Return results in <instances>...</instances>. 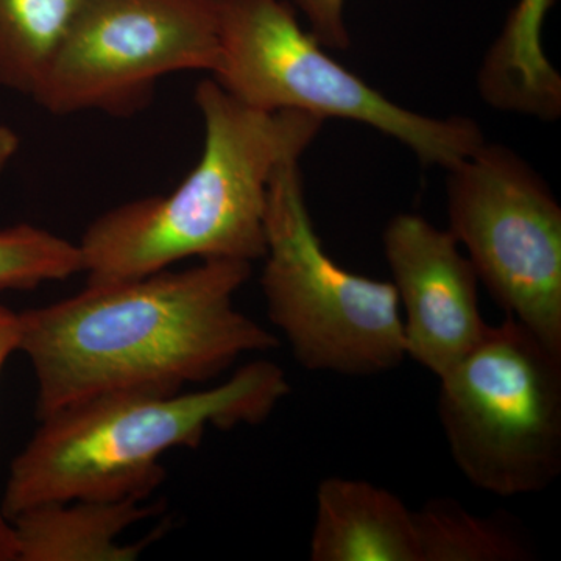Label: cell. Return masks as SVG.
<instances>
[{
	"label": "cell",
	"mask_w": 561,
	"mask_h": 561,
	"mask_svg": "<svg viewBox=\"0 0 561 561\" xmlns=\"http://www.w3.org/2000/svg\"><path fill=\"white\" fill-rule=\"evenodd\" d=\"M250 275V262L203 260L87 283L65 300L21 312L36 419L113 391L175 393L219 378L243 354L278 348L275 334L236 308Z\"/></svg>",
	"instance_id": "6da1fadb"
},
{
	"label": "cell",
	"mask_w": 561,
	"mask_h": 561,
	"mask_svg": "<svg viewBox=\"0 0 561 561\" xmlns=\"http://www.w3.org/2000/svg\"><path fill=\"white\" fill-rule=\"evenodd\" d=\"M195 103L205 128L197 165L169 194L124 203L91 221L79 242L87 283L136 278L191 257H264L273 173L300 160L324 121L251 108L214 79L198 83Z\"/></svg>",
	"instance_id": "7a4b0ae2"
},
{
	"label": "cell",
	"mask_w": 561,
	"mask_h": 561,
	"mask_svg": "<svg viewBox=\"0 0 561 561\" xmlns=\"http://www.w3.org/2000/svg\"><path fill=\"white\" fill-rule=\"evenodd\" d=\"M290 393L286 373L257 359L197 391L128 390L39 420L10 465L2 507L13 519L49 502L147 497L164 482L161 457L197 448L209 430L256 426Z\"/></svg>",
	"instance_id": "3957f363"
},
{
	"label": "cell",
	"mask_w": 561,
	"mask_h": 561,
	"mask_svg": "<svg viewBox=\"0 0 561 561\" xmlns=\"http://www.w3.org/2000/svg\"><path fill=\"white\" fill-rule=\"evenodd\" d=\"M217 18L220 58L210 79L243 105L360 122L446 171L485 142L474 121L413 113L343 68L287 0H217Z\"/></svg>",
	"instance_id": "277c9868"
},
{
	"label": "cell",
	"mask_w": 561,
	"mask_h": 561,
	"mask_svg": "<svg viewBox=\"0 0 561 561\" xmlns=\"http://www.w3.org/2000/svg\"><path fill=\"white\" fill-rule=\"evenodd\" d=\"M298 162L284 161L268 187L261 276L268 320L305 370L353 378L397 370L408 359L397 289L324 251Z\"/></svg>",
	"instance_id": "5b68a950"
},
{
	"label": "cell",
	"mask_w": 561,
	"mask_h": 561,
	"mask_svg": "<svg viewBox=\"0 0 561 561\" xmlns=\"http://www.w3.org/2000/svg\"><path fill=\"white\" fill-rule=\"evenodd\" d=\"M438 381L443 434L468 482L513 497L559 479L560 350L507 316Z\"/></svg>",
	"instance_id": "8992f818"
},
{
	"label": "cell",
	"mask_w": 561,
	"mask_h": 561,
	"mask_svg": "<svg viewBox=\"0 0 561 561\" xmlns=\"http://www.w3.org/2000/svg\"><path fill=\"white\" fill-rule=\"evenodd\" d=\"M449 231L491 298L561 351V208L518 153L483 142L449 169Z\"/></svg>",
	"instance_id": "52a82bcc"
},
{
	"label": "cell",
	"mask_w": 561,
	"mask_h": 561,
	"mask_svg": "<svg viewBox=\"0 0 561 561\" xmlns=\"http://www.w3.org/2000/svg\"><path fill=\"white\" fill-rule=\"evenodd\" d=\"M217 0H90L32 101L54 116H130L162 77L219 65Z\"/></svg>",
	"instance_id": "ba28073f"
},
{
	"label": "cell",
	"mask_w": 561,
	"mask_h": 561,
	"mask_svg": "<svg viewBox=\"0 0 561 561\" xmlns=\"http://www.w3.org/2000/svg\"><path fill=\"white\" fill-rule=\"evenodd\" d=\"M391 284L404 308L408 357L440 378L483 337L479 276L449 230L398 214L382 234Z\"/></svg>",
	"instance_id": "9c48e42d"
},
{
	"label": "cell",
	"mask_w": 561,
	"mask_h": 561,
	"mask_svg": "<svg viewBox=\"0 0 561 561\" xmlns=\"http://www.w3.org/2000/svg\"><path fill=\"white\" fill-rule=\"evenodd\" d=\"M312 561H421L415 515L391 491L331 478L316 494Z\"/></svg>",
	"instance_id": "30bf717a"
},
{
	"label": "cell",
	"mask_w": 561,
	"mask_h": 561,
	"mask_svg": "<svg viewBox=\"0 0 561 561\" xmlns=\"http://www.w3.org/2000/svg\"><path fill=\"white\" fill-rule=\"evenodd\" d=\"M144 497L49 502L11 519L18 561H133L158 540L157 529L144 540L124 545L125 530L157 513Z\"/></svg>",
	"instance_id": "8fae6325"
},
{
	"label": "cell",
	"mask_w": 561,
	"mask_h": 561,
	"mask_svg": "<svg viewBox=\"0 0 561 561\" xmlns=\"http://www.w3.org/2000/svg\"><path fill=\"white\" fill-rule=\"evenodd\" d=\"M413 515L421 561H529L537 553L507 513L476 515L451 497H434Z\"/></svg>",
	"instance_id": "7c38bea8"
},
{
	"label": "cell",
	"mask_w": 561,
	"mask_h": 561,
	"mask_svg": "<svg viewBox=\"0 0 561 561\" xmlns=\"http://www.w3.org/2000/svg\"><path fill=\"white\" fill-rule=\"evenodd\" d=\"M90 0H0V88L33 99Z\"/></svg>",
	"instance_id": "4fadbf2b"
},
{
	"label": "cell",
	"mask_w": 561,
	"mask_h": 561,
	"mask_svg": "<svg viewBox=\"0 0 561 561\" xmlns=\"http://www.w3.org/2000/svg\"><path fill=\"white\" fill-rule=\"evenodd\" d=\"M77 273H83L79 243L35 225L0 230V290H33Z\"/></svg>",
	"instance_id": "5bb4252c"
},
{
	"label": "cell",
	"mask_w": 561,
	"mask_h": 561,
	"mask_svg": "<svg viewBox=\"0 0 561 561\" xmlns=\"http://www.w3.org/2000/svg\"><path fill=\"white\" fill-rule=\"evenodd\" d=\"M309 22L313 38L328 49L343 50L350 46L345 22L346 0H287Z\"/></svg>",
	"instance_id": "9a60e30c"
},
{
	"label": "cell",
	"mask_w": 561,
	"mask_h": 561,
	"mask_svg": "<svg viewBox=\"0 0 561 561\" xmlns=\"http://www.w3.org/2000/svg\"><path fill=\"white\" fill-rule=\"evenodd\" d=\"M22 319L21 313L13 312L0 305V373L11 354L21 350Z\"/></svg>",
	"instance_id": "2e32d148"
},
{
	"label": "cell",
	"mask_w": 561,
	"mask_h": 561,
	"mask_svg": "<svg viewBox=\"0 0 561 561\" xmlns=\"http://www.w3.org/2000/svg\"><path fill=\"white\" fill-rule=\"evenodd\" d=\"M0 561H18L16 535L13 523L2 507L0 497Z\"/></svg>",
	"instance_id": "e0dca14e"
},
{
	"label": "cell",
	"mask_w": 561,
	"mask_h": 561,
	"mask_svg": "<svg viewBox=\"0 0 561 561\" xmlns=\"http://www.w3.org/2000/svg\"><path fill=\"white\" fill-rule=\"evenodd\" d=\"M20 144L18 133L13 128L0 124V175L5 171L11 160L16 157Z\"/></svg>",
	"instance_id": "ac0fdd59"
}]
</instances>
